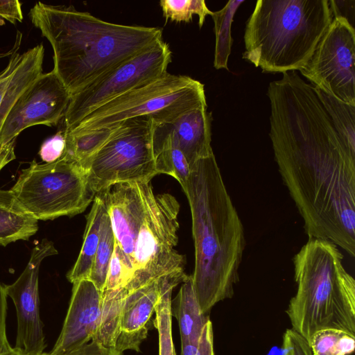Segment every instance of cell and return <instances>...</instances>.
Wrapping results in <instances>:
<instances>
[{"label":"cell","instance_id":"16","mask_svg":"<svg viewBox=\"0 0 355 355\" xmlns=\"http://www.w3.org/2000/svg\"><path fill=\"white\" fill-rule=\"evenodd\" d=\"M211 114L202 105L165 123L153 122V132L168 135L182 151L191 167L200 159L214 153L211 146Z\"/></svg>","mask_w":355,"mask_h":355},{"label":"cell","instance_id":"4","mask_svg":"<svg viewBox=\"0 0 355 355\" xmlns=\"http://www.w3.org/2000/svg\"><path fill=\"white\" fill-rule=\"evenodd\" d=\"M98 194L109 215L115 243L127 263L126 292L160 277L184 271L178 242L180 204L168 193L155 194L150 182L116 183Z\"/></svg>","mask_w":355,"mask_h":355},{"label":"cell","instance_id":"10","mask_svg":"<svg viewBox=\"0 0 355 355\" xmlns=\"http://www.w3.org/2000/svg\"><path fill=\"white\" fill-rule=\"evenodd\" d=\"M171 61L162 40L121 62L73 94L65 112L64 130H71L102 105L162 77Z\"/></svg>","mask_w":355,"mask_h":355},{"label":"cell","instance_id":"20","mask_svg":"<svg viewBox=\"0 0 355 355\" xmlns=\"http://www.w3.org/2000/svg\"><path fill=\"white\" fill-rule=\"evenodd\" d=\"M105 206L98 194H96L90 211L87 216L83 243L72 268L67 275L68 280L73 284L83 279H89L97 250L100 228Z\"/></svg>","mask_w":355,"mask_h":355},{"label":"cell","instance_id":"12","mask_svg":"<svg viewBox=\"0 0 355 355\" xmlns=\"http://www.w3.org/2000/svg\"><path fill=\"white\" fill-rule=\"evenodd\" d=\"M71 94L52 70L42 73L17 101L0 130L3 166L15 159L17 136L35 125L53 126L64 116Z\"/></svg>","mask_w":355,"mask_h":355},{"label":"cell","instance_id":"26","mask_svg":"<svg viewBox=\"0 0 355 355\" xmlns=\"http://www.w3.org/2000/svg\"><path fill=\"white\" fill-rule=\"evenodd\" d=\"M114 244L115 238L110 219L105 208L101 219L99 242L88 279L102 292L105 286Z\"/></svg>","mask_w":355,"mask_h":355},{"label":"cell","instance_id":"33","mask_svg":"<svg viewBox=\"0 0 355 355\" xmlns=\"http://www.w3.org/2000/svg\"><path fill=\"white\" fill-rule=\"evenodd\" d=\"M7 297L5 285L0 283V355H7L13 351L6 335Z\"/></svg>","mask_w":355,"mask_h":355},{"label":"cell","instance_id":"7","mask_svg":"<svg viewBox=\"0 0 355 355\" xmlns=\"http://www.w3.org/2000/svg\"><path fill=\"white\" fill-rule=\"evenodd\" d=\"M205 104L207 102L202 83L187 76L166 72L155 80L95 109L69 131L112 128L138 117L165 123Z\"/></svg>","mask_w":355,"mask_h":355},{"label":"cell","instance_id":"14","mask_svg":"<svg viewBox=\"0 0 355 355\" xmlns=\"http://www.w3.org/2000/svg\"><path fill=\"white\" fill-rule=\"evenodd\" d=\"M102 298L103 292L89 279L73 284L67 313L50 354H64L94 340L101 322Z\"/></svg>","mask_w":355,"mask_h":355},{"label":"cell","instance_id":"1","mask_svg":"<svg viewBox=\"0 0 355 355\" xmlns=\"http://www.w3.org/2000/svg\"><path fill=\"white\" fill-rule=\"evenodd\" d=\"M275 159L310 239L355 255V153L336 132L314 87L295 71L270 83Z\"/></svg>","mask_w":355,"mask_h":355},{"label":"cell","instance_id":"34","mask_svg":"<svg viewBox=\"0 0 355 355\" xmlns=\"http://www.w3.org/2000/svg\"><path fill=\"white\" fill-rule=\"evenodd\" d=\"M40 355L51 354L43 352ZM61 355H123V352L114 347H107L96 341L92 340L76 350Z\"/></svg>","mask_w":355,"mask_h":355},{"label":"cell","instance_id":"38","mask_svg":"<svg viewBox=\"0 0 355 355\" xmlns=\"http://www.w3.org/2000/svg\"><path fill=\"white\" fill-rule=\"evenodd\" d=\"M3 168L2 163H1V155H0V171Z\"/></svg>","mask_w":355,"mask_h":355},{"label":"cell","instance_id":"9","mask_svg":"<svg viewBox=\"0 0 355 355\" xmlns=\"http://www.w3.org/2000/svg\"><path fill=\"white\" fill-rule=\"evenodd\" d=\"M153 122L138 117L114 127L110 139L83 166L95 194L114 184L150 182L158 175L153 148Z\"/></svg>","mask_w":355,"mask_h":355},{"label":"cell","instance_id":"11","mask_svg":"<svg viewBox=\"0 0 355 355\" xmlns=\"http://www.w3.org/2000/svg\"><path fill=\"white\" fill-rule=\"evenodd\" d=\"M355 30L334 17L307 64L300 70L311 84L355 105Z\"/></svg>","mask_w":355,"mask_h":355},{"label":"cell","instance_id":"13","mask_svg":"<svg viewBox=\"0 0 355 355\" xmlns=\"http://www.w3.org/2000/svg\"><path fill=\"white\" fill-rule=\"evenodd\" d=\"M57 253L52 241L42 239L33 249L20 276L14 283L5 285L7 296L12 299L17 313V336L13 348L22 355H40L46 347L40 313L38 276L42 261Z\"/></svg>","mask_w":355,"mask_h":355},{"label":"cell","instance_id":"6","mask_svg":"<svg viewBox=\"0 0 355 355\" xmlns=\"http://www.w3.org/2000/svg\"><path fill=\"white\" fill-rule=\"evenodd\" d=\"M334 243L310 239L293 258L296 294L286 313L292 329L308 342L336 329L355 336V281Z\"/></svg>","mask_w":355,"mask_h":355},{"label":"cell","instance_id":"15","mask_svg":"<svg viewBox=\"0 0 355 355\" xmlns=\"http://www.w3.org/2000/svg\"><path fill=\"white\" fill-rule=\"evenodd\" d=\"M179 271L160 277L139 288L125 292L119 322L115 348L139 351L148 335V323L155 312L164 288L174 277L184 274ZM125 291V290H124Z\"/></svg>","mask_w":355,"mask_h":355},{"label":"cell","instance_id":"18","mask_svg":"<svg viewBox=\"0 0 355 355\" xmlns=\"http://www.w3.org/2000/svg\"><path fill=\"white\" fill-rule=\"evenodd\" d=\"M38 230V220L26 212L11 190L0 189V245L27 241Z\"/></svg>","mask_w":355,"mask_h":355},{"label":"cell","instance_id":"17","mask_svg":"<svg viewBox=\"0 0 355 355\" xmlns=\"http://www.w3.org/2000/svg\"><path fill=\"white\" fill-rule=\"evenodd\" d=\"M44 55V46L37 44L12 55L0 73V130L17 101L42 73Z\"/></svg>","mask_w":355,"mask_h":355},{"label":"cell","instance_id":"29","mask_svg":"<svg viewBox=\"0 0 355 355\" xmlns=\"http://www.w3.org/2000/svg\"><path fill=\"white\" fill-rule=\"evenodd\" d=\"M130 278V273L127 263L119 248L115 243L103 291L123 287Z\"/></svg>","mask_w":355,"mask_h":355},{"label":"cell","instance_id":"28","mask_svg":"<svg viewBox=\"0 0 355 355\" xmlns=\"http://www.w3.org/2000/svg\"><path fill=\"white\" fill-rule=\"evenodd\" d=\"M159 5L166 21L189 22L193 15H197L200 28L202 26L206 16L213 13L204 0H162Z\"/></svg>","mask_w":355,"mask_h":355},{"label":"cell","instance_id":"3","mask_svg":"<svg viewBox=\"0 0 355 355\" xmlns=\"http://www.w3.org/2000/svg\"><path fill=\"white\" fill-rule=\"evenodd\" d=\"M29 15L51 44L53 71L71 96L163 40L159 28L107 22L71 6L60 7L39 1Z\"/></svg>","mask_w":355,"mask_h":355},{"label":"cell","instance_id":"23","mask_svg":"<svg viewBox=\"0 0 355 355\" xmlns=\"http://www.w3.org/2000/svg\"><path fill=\"white\" fill-rule=\"evenodd\" d=\"M314 89L338 136L355 153V105L345 103L318 87H314Z\"/></svg>","mask_w":355,"mask_h":355},{"label":"cell","instance_id":"25","mask_svg":"<svg viewBox=\"0 0 355 355\" xmlns=\"http://www.w3.org/2000/svg\"><path fill=\"white\" fill-rule=\"evenodd\" d=\"M186 274L172 278L164 288L157 304L154 324L159 334V355H175L171 331V295L173 289L186 278Z\"/></svg>","mask_w":355,"mask_h":355},{"label":"cell","instance_id":"19","mask_svg":"<svg viewBox=\"0 0 355 355\" xmlns=\"http://www.w3.org/2000/svg\"><path fill=\"white\" fill-rule=\"evenodd\" d=\"M171 313H173L178 322L181 343L197 342L209 318L205 316L200 307L193 288L192 275H187L182 282Z\"/></svg>","mask_w":355,"mask_h":355},{"label":"cell","instance_id":"32","mask_svg":"<svg viewBox=\"0 0 355 355\" xmlns=\"http://www.w3.org/2000/svg\"><path fill=\"white\" fill-rule=\"evenodd\" d=\"M284 355H313L308 341L293 329H288L283 337Z\"/></svg>","mask_w":355,"mask_h":355},{"label":"cell","instance_id":"22","mask_svg":"<svg viewBox=\"0 0 355 355\" xmlns=\"http://www.w3.org/2000/svg\"><path fill=\"white\" fill-rule=\"evenodd\" d=\"M114 128H98L87 131H65L66 148L62 158L78 164H85L101 148Z\"/></svg>","mask_w":355,"mask_h":355},{"label":"cell","instance_id":"36","mask_svg":"<svg viewBox=\"0 0 355 355\" xmlns=\"http://www.w3.org/2000/svg\"><path fill=\"white\" fill-rule=\"evenodd\" d=\"M0 17L11 23L23 19L21 3L17 0H0Z\"/></svg>","mask_w":355,"mask_h":355},{"label":"cell","instance_id":"35","mask_svg":"<svg viewBox=\"0 0 355 355\" xmlns=\"http://www.w3.org/2000/svg\"><path fill=\"white\" fill-rule=\"evenodd\" d=\"M332 19L345 18L354 28L355 1H329Z\"/></svg>","mask_w":355,"mask_h":355},{"label":"cell","instance_id":"27","mask_svg":"<svg viewBox=\"0 0 355 355\" xmlns=\"http://www.w3.org/2000/svg\"><path fill=\"white\" fill-rule=\"evenodd\" d=\"M309 344L313 355H349L355 348V336L342 330L325 329L315 332Z\"/></svg>","mask_w":355,"mask_h":355},{"label":"cell","instance_id":"8","mask_svg":"<svg viewBox=\"0 0 355 355\" xmlns=\"http://www.w3.org/2000/svg\"><path fill=\"white\" fill-rule=\"evenodd\" d=\"M10 190L23 209L37 220L80 214L96 195L87 172L63 158L44 164L33 160Z\"/></svg>","mask_w":355,"mask_h":355},{"label":"cell","instance_id":"5","mask_svg":"<svg viewBox=\"0 0 355 355\" xmlns=\"http://www.w3.org/2000/svg\"><path fill=\"white\" fill-rule=\"evenodd\" d=\"M331 20L328 0H259L246 22L243 58L263 73L300 71Z\"/></svg>","mask_w":355,"mask_h":355},{"label":"cell","instance_id":"30","mask_svg":"<svg viewBox=\"0 0 355 355\" xmlns=\"http://www.w3.org/2000/svg\"><path fill=\"white\" fill-rule=\"evenodd\" d=\"M181 355H214L212 323L206 322L202 334L196 343H181Z\"/></svg>","mask_w":355,"mask_h":355},{"label":"cell","instance_id":"24","mask_svg":"<svg viewBox=\"0 0 355 355\" xmlns=\"http://www.w3.org/2000/svg\"><path fill=\"white\" fill-rule=\"evenodd\" d=\"M243 2V0L229 1L221 10L213 12L211 15L214 24V66L216 69H228L227 62L233 43L231 26L236 10Z\"/></svg>","mask_w":355,"mask_h":355},{"label":"cell","instance_id":"2","mask_svg":"<svg viewBox=\"0 0 355 355\" xmlns=\"http://www.w3.org/2000/svg\"><path fill=\"white\" fill-rule=\"evenodd\" d=\"M183 190L189 200L195 248L192 275L200 307L206 313L234 295L245 250L244 229L214 154L191 167Z\"/></svg>","mask_w":355,"mask_h":355},{"label":"cell","instance_id":"31","mask_svg":"<svg viewBox=\"0 0 355 355\" xmlns=\"http://www.w3.org/2000/svg\"><path fill=\"white\" fill-rule=\"evenodd\" d=\"M65 130H60L49 138L41 146L39 154L45 163L54 162L61 159L65 152Z\"/></svg>","mask_w":355,"mask_h":355},{"label":"cell","instance_id":"37","mask_svg":"<svg viewBox=\"0 0 355 355\" xmlns=\"http://www.w3.org/2000/svg\"><path fill=\"white\" fill-rule=\"evenodd\" d=\"M7 355H22V354H20L19 352H17L16 349H15L13 348V351L11 353H10V354H8Z\"/></svg>","mask_w":355,"mask_h":355},{"label":"cell","instance_id":"21","mask_svg":"<svg viewBox=\"0 0 355 355\" xmlns=\"http://www.w3.org/2000/svg\"><path fill=\"white\" fill-rule=\"evenodd\" d=\"M153 148L157 173L173 177L182 189L184 188L189 180L191 169L182 151L169 136L154 132L153 130Z\"/></svg>","mask_w":355,"mask_h":355}]
</instances>
